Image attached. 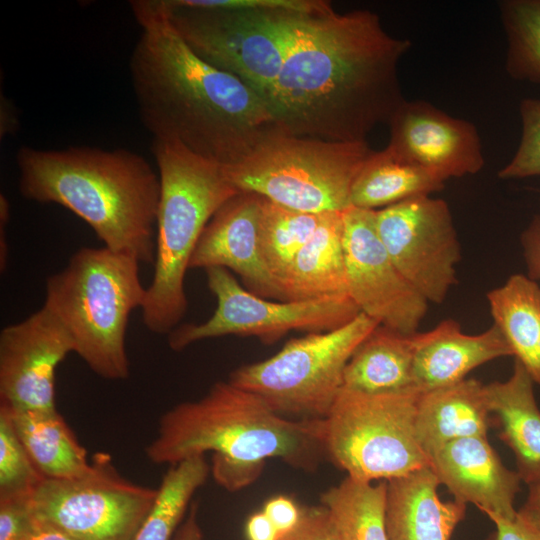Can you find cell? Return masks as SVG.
I'll list each match as a JSON object with an SVG mask.
<instances>
[{"label": "cell", "mask_w": 540, "mask_h": 540, "mask_svg": "<svg viewBox=\"0 0 540 540\" xmlns=\"http://www.w3.org/2000/svg\"><path fill=\"white\" fill-rule=\"evenodd\" d=\"M411 45L370 10L304 15L267 100L277 126L298 137L367 141L406 100L399 63Z\"/></svg>", "instance_id": "6da1fadb"}, {"label": "cell", "mask_w": 540, "mask_h": 540, "mask_svg": "<svg viewBox=\"0 0 540 540\" xmlns=\"http://www.w3.org/2000/svg\"><path fill=\"white\" fill-rule=\"evenodd\" d=\"M142 27L129 60L139 117L153 140L232 165L280 130L266 102L235 76L198 57L163 0L132 1Z\"/></svg>", "instance_id": "7a4b0ae2"}, {"label": "cell", "mask_w": 540, "mask_h": 540, "mask_svg": "<svg viewBox=\"0 0 540 540\" xmlns=\"http://www.w3.org/2000/svg\"><path fill=\"white\" fill-rule=\"evenodd\" d=\"M207 452L214 479L229 491L252 483L269 458L312 472L326 458L324 419L283 417L255 394L216 382L200 399L166 411L145 448L152 463L169 466Z\"/></svg>", "instance_id": "3957f363"}, {"label": "cell", "mask_w": 540, "mask_h": 540, "mask_svg": "<svg viewBox=\"0 0 540 540\" xmlns=\"http://www.w3.org/2000/svg\"><path fill=\"white\" fill-rule=\"evenodd\" d=\"M16 161L24 198L65 207L104 247L154 265L160 178L143 156L124 148L25 146Z\"/></svg>", "instance_id": "277c9868"}, {"label": "cell", "mask_w": 540, "mask_h": 540, "mask_svg": "<svg viewBox=\"0 0 540 540\" xmlns=\"http://www.w3.org/2000/svg\"><path fill=\"white\" fill-rule=\"evenodd\" d=\"M160 178L154 274L141 308L143 323L169 334L187 309L184 279L195 247L210 219L239 191L223 166L184 146L152 141Z\"/></svg>", "instance_id": "5b68a950"}, {"label": "cell", "mask_w": 540, "mask_h": 540, "mask_svg": "<svg viewBox=\"0 0 540 540\" xmlns=\"http://www.w3.org/2000/svg\"><path fill=\"white\" fill-rule=\"evenodd\" d=\"M188 47L213 67L253 89L267 104L292 34L324 0H163Z\"/></svg>", "instance_id": "8992f818"}, {"label": "cell", "mask_w": 540, "mask_h": 540, "mask_svg": "<svg viewBox=\"0 0 540 540\" xmlns=\"http://www.w3.org/2000/svg\"><path fill=\"white\" fill-rule=\"evenodd\" d=\"M140 262L106 247L75 252L46 280V306L66 329L76 353L98 376L129 377L126 331L130 314L142 308L147 288Z\"/></svg>", "instance_id": "52a82bcc"}, {"label": "cell", "mask_w": 540, "mask_h": 540, "mask_svg": "<svg viewBox=\"0 0 540 540\" xmlns=\"http://www.w3.org/2000/svg\"><path fill=\"white\" fill-rule=\"evenodd\" d=\"M373 151L367 141H327L278 130L223 170L239 192L300 212H343L350 207L353 181Z\"/></svg>", "instance_id": "ba28073f"}, {"label": "cell", "mask_w": 540, "mask_h": 540, "mask_svg": "<svg viewBox=\"0 0 540 540\" xmlns=\"http://www.w3.org/2000/svg\"><path fill=\"white\" fill-rule=\"evenodd\" d=\"M378 322L359 313L348 323L289 340L275 355L235 369L228 381L295 420H323L343 388L344 371Z\"/></svg>", "instance_id": "9c48e42d"}, {"label": "cell", "mask_w": 540, "mask_h": 540, "mask_svg": "<svg viewBox=\"0 0 540 540\" xmlns=\"http://www.w3.org/2000/svg\"><path fill=\"white\" fill-rule=\"evenodd\" d=\"M419 394L342 388L324 419L326 458L364 482L389 481L430 467L416 430Z\"/></svg>", "instance_id": "30bf717a"}, {"label": "cell", "mask_w": 540, "mask_h": 540, "mask_svg": "<svg viewBox=\"0 0 540 540\" xmlns=\"http://www.w3.org/2000/svg\"><path fill=\"white\" fill-rule=\"evenodd\" d=\"M158 488L124 478L107 453L98 452L83 476L44 478L30 496L33 514L76 540H132L150 512Z\"/></svg>", "instance_id": "8fae6325"}, {"label": "cell", "mask_w": 540, "mask_h": 540, "mask_svg": "<svg viewBox=\"0 0 540 540\" xmlns=\"http://www.w3.org/2000/svg\"><path fill=\"white\" fill-rule=\"evenodd\" d=\"M217 306L206 321L178 325L168 334L173 351L209 338L226 335L253 336L272 344L290 331L324 332L340 327L359 313L351 299L324 298L306 301H269L244 289L222 267L205 270Z\"/></svg>", "instance_id": "7c38bea8"}, {"label": "cell", "mask_w": 540, "mask_h": 540, "mask_svg": "<svg viewBox=\"0 0 540 540\" xmlns=\"http://www.w3.org/2000/svg\"><path fill=\"white\" fill-rule=\"evenodd\" d=\"M377 233L408 282L430 303L457 284L460 243L448 204L430 195L375 210Z\"/></svg>", "instance_id": "4fadbf2b"}, {"label": "cell", "mask_w": 540, "mask_h": 540, "mask_svg": "<svg viewBox=\"0 0 540 540\" xmlns=\"http://www.w3.org/2000/svg\"><path fill=\"white\" fill-rule=\"evenodd\" d=\"M342 217L350 299L379 325L405 335L415 334L429 302L388 254L377 233L375 210L350 206Z\"/></svg>", "instance_id": "5bb4252c"}, {"label": "cell", "mask_w": 540, "mask_h": 540, "mask_svg": "<svg viewBox=\"0 0 540 540\" xmlns=\"http://www.w3.org/2000/svg\"><path fill=\"white\" fill-rule=\"evenodd\" d=\"M73 341L46 307L0 332V402L15 409L49 411L55 406V372Z\"/></svg>", "instance_id": "9a60e30c"}, {"label": "cell", "mask_w": 540, "mask_h": 540, "mask_svg": "<svg viewBox=\"0 0 540 540\" xmlns=\"http://www.w3.org/2000/svg\"><path fill=\"white\" fill-rule=\"evenodd\" d=\"M388 147L444 182L480 172L482 143L475 125L424 100H405L388 122Z\"/></svg>", "instance_id": "2e32d148"}, {"label": "cell", "mask_w": 540, "mask_h": 540, "mask_svg": "<svg viewBox=\"0 0 540 540\" xmlns=\"http://www.w3.org/2000/svg\"><path fill=\"white\" fill-rule=\"evenodd\" d=\"M262 197L239 192L213 215L189 262V269L222 267L238 274L249 291L278 298L260 249Z\"/></svg>", "instance_id": "e0dca14e"}, {"label": "cell", "mask_w": 540, "mask_h": 540, "mask_svg": "<svg viewBox=\"0 0 540 540\" xmlns=\"http://www.w3.org/2000/svg\"><path fill=\"white\" fill-rule=\"evenodd\" d=\"M430 468L454 500L472 503L483 513L505 519L515 517L521 478L504 466L487 437H466L448 442L429 455Z\"/></svg>", "instance_id": "ac0fdd59"}, {"label": "cell", "mask_w": 540, "mask_h": 540, "mask_svg": "<svg viewBox=\"0 0 540 540\" xmlns=\"http://www.w3.org/2000/svg\"><path fill=\"white\" fill-rule=\"evenodd\" d=\"M412 342L413 375L420 393L460 382L486 362L513 356L495 324L470 335L457 321L446 319L429 331L413 334Z\"/></svg>", "instance_id": "d6986e66"}, {"label": "cell", "mask_w": 540, "mask_h": 540, "mask_svg": "<svg viewBox=\"0 0 540 540\" xmlns=\"http://www.w3.org/2000/svg\"><path fill=\"white\" fill-rule=\"evenodd\" d=\"M430 467L387 481L388 540H450L463 520L466 505L442 501Z\"/></svg>", "instance_id": "ffe728a7"}, {"label": "cell", "mask_w": 540, "mask_h": 540, "mask_svg": "<svg viewBox=\"0 0 540 540\" xmlns=\"http://www.w3.org/2000/svg\"><path fill=\"white\" fill-rule=\"evenodd\" d=\"M342 212H327L279 283L281 301L350 299Z\"/></svg>", "instance_id": "44dd1931"}, {"label": "cell", "mask_w": 540, "mask_h": 540, "mask_svg": "<svg viewBox=\"0 0 540 540\" xmlns=\"http://www.w3.org/2000/svg\"><path fill=\"white\" fill-rule=\"evenodd\" d=\"M490 415L486 386L476 379H464L419 394L417 436L429 456L453 440L487 437Z\"/></svg>", "instance_id": "7402d4cb"}, {"label": "cell", "mask_w": 540, "mask_h": 540, "mask_svg": "<svg viewBox=\"0 0 540 540\" xmlns=\"http://www.w3.org/2000/svg\"><path fill=\"white\" fill-rule=\"evenodd\" d=\"M533 384L526 369L515 360L506 381L485 385L489 409L500 427L498 436L513 451L517 472L527 485L540 480V409Z\"/></svg>", "instance_id": "603a6c76"}, {"label": "cell", "mask_w": 540, "mask_h": 540, "mask_svg": "<svg viewBox=\"0 0 540 540\" xmlns=\"http://www.w3.org/2000/svg\"><path fill=\"white\" fill-rule=\"evenodd\" d=\"M343 388L366 394L420 393L413 375L412 335L378 325L347 363Z\"/></svg>", "instance_id": "cb8c5ba5"}, {"label": "cell", "mask_w": 540, "mask_h": 540, "mask_svg": "<svg viewBox=\"0 0 540 540\" xmlns=\"http://www.w3.org/2000/svg\"><path fill=\"white\" fill-rule=\"evenodd\" d=\"M28 455L45 478L69 479L85 475L91 468L86 449L57 409H15L0 403Z\"/></svg>", "instance_id": "d4e9b609"}, {"label": "cell", "mask_w": 540, "mask_h": 540, "mask_svg": "<svg viewBox=\"0 0 540 540\" xmlns=\"http://www.w3.org/2000/svg\"><path fill=\"white\" fill-rule=\"evenodd\" d=\"M487 300L493 321L513 356L540 384V285L529 276L511 275L490 290Z\"/></svg>", "instance_id": "484cf974"}, {"label": "cell", "mask_w": 540, "mask_h": 540, "mask_svg": "<svg viewBox=\"0 0 540 540\" xmlns=\"http://www.w3.org/2000/svg\"><path fill=\"white\" fill-rule=\"evenodd\" d=\"M444 181L388 146L373 151L355 177L350 206L379 210L398 202L431 195L444 188Z\"/></svg>", "instance_id": "4316f807"}, {"label": "cell", "mask_w": 540, "mask_h": 540, "mask_svg": "<svg viewBox=\"0 0 540 540\" xmlns=\"http://www.w3.org/2000/svg\"><path fill=\"white\" fill-rule=\"evenodd\" d=\"M387 481L377 484L346 477L320 496L342 540H388Z\"/></svg>", "instance_id": "83f0119b"}, {"label": "cell", "mask_w": 540, "mask_h": 540, "mask_svg": "<svg viewBox=\"0 0 540 540\" xmlns=\"http://www.w3.org/2000/svg\"><path fill=\"white\" fill-rule=\"evenodd\" d=\"M210 465L195 456L170 465L154 505L132 540H173L195 492L207 481Z\"/></svg>", "instance_id": "f1b7e54d"}, {"label": "cell", "mask_w": 540, "mask_h": 540, "mask_svg": "<svg viewBox=\"0 0 540 540\" xmlns=\"http://www.w3.org/2000/svg\"><path fill=\"white\" fill-rule=\"evenodd\" d=\"M323 214L292 210L262 197L261 255L278 292L281 279L297 253L316 231Z\"/></svg>", "instance_id": "f546056e"}, {"label": "cell", "mask_w": 540, "mask_h": 540, "mask_svg": "<svg viewBox=\"0 0 540 540\" xmlns=\"http://www.w3.org/2000/svg\"><path fill=\"white\" fill-rule=\"evenodd\" d=\"M498 6L507 39V73L540 84V0H504Z\"/></svg>", "instance_id": "4dcf8cb0"}, {"label": "cell", "mask_w": 540, "mask_h": 540, "mask_svg": "<svg viewBox=\"0 0 540 540\" xmlns=\"http://www.w3.org/2000/svg\"><path fill=\"white\" fill-rule=\"evenodd\" d=\"M44 478L0 405V500L30 497Z\"/></svg>", "instance_id": "1f68e13d"}, {"label": "cell", "mask_w": 540, "mask_h": 540, "mask_svg": "<svg viewBox=\"0 0 540 540\" xmlns=\"http://www.w3.org/2000/svg\"><path fill=\"white\" fill-rule=\"evenodd\" d=\"M519 112L521 140L511 161L498 172L501 179L540 175V99H523Z\"/></svg>", "instance_id": "d6a6232c"}, {"label": "cell", "mask_w": 540, "mask_h": 540, "mask_svg": "<svg viewBox=\"0 0 540 540\" xmlns=\"http://www.w3.org/2000/svg\"><path fill=\"white\" fill-rule=\"evenodd\" d=\"M278 540H342L328 511L322 504L302 506L298 524Z\"/></svg>", "instance_id": "836d02e7"}, {"label": "cell", "mask_w": 540, "mask_h": 540, "mask_svg": "<svg viewBox=\"0 0 540 540\" xmlns=\"http://www.w3.org/2000/svg\"><path fill=\"white\" fill-rule=\"evenodd\" d=\"M34 520L30 497L0 500V540H22Z\"/></svg>", "instance_id": "e575fe53"}, {"label": "cell", "mask_w": 540, "mask_h": 540, "mask_svg": "<svg viewBox=\"0 0 540 540\" xmlns=\"http://www.w3.org/2000/svg\"><path fill=\"white\" fill-rule=\"evenodd\" d=\"M485 514L496 526L495 540H540V521L521 509L512 519Z\"/></svg>", "instance_id": "d590c367"}, {"label": "cell", "mask_w": 540, "mask_h": 540, "mask_svg": "<svg viewBox=\"0 0 540 540\" xmlns=\"http://www.w3.org/2000/svg\"><path fill=\"white\" fill-rule=\"evenodd\" d=\"M262 511L271 520L280 537L290 532L298 524L302 506L290 496L276 495L264 503Z\"/></svg>", "instance_id": "8d00e7d4"}, {"label": "cell", "mask_w": 540, "mask_h": 540, "mask_svg": "<svg viewBox=\"0 0 540 540\" xmlns=\"http://www.w3.org/2000/svg\"><path fill=\"white\" fill-rule=\"evenodd\" d=\"M521 242L528 276L540 285V215L535 216L523 232Z\"/></svg>", "instance_id": "74e56055"}, {"label": "cell", "mask_w": 540, "mask_h": 540, "mask_svg": "<svg viewBox=\"0 0 540 540\" xmlns=\"http://www.w3.org/2000/svg\"><path fill=\"white\" fill-rule=\"evenodd\" d=\"M247 540H278L279 533L268 516L261 510L249 516L245 525Z\"/></svg>", "instance_id": "f35d334b"}, {"label": "cell", "mask_w": 540, "mask_h": 540, "mask_svg": "<svg viewBox=\"0 0 540 540\" xmlns=\"http://www.w3.org/2000/svg\"><path fill=\"white\" fill-rule=\"evenodd\" d=\"M35 516V515H34ZM22 540H76L53 524L35 516L31 529Z\"/></svg>", "instance_id": "ab89813d"}, {"label": "cell", "mask_w": 540, "mask_h": 540, "mask_svg": "<svg viewBox=\"0 0 540 540\" xmlns=\"http://www.w3.org/2000/svg\"><path fill=\"white\" fill-rule=\"evenodd\" d=\"M197 515L198 506L193 502L189 508V514L176 531L173 540H203Z\"/></svg>", "instance_id": "60d3db41"}, {"label": "cell", "mask_w": 540, "mask_h": 540, "mask_svg": "<svg viewBox=\"0 0 540 540\" xmlns=\"http://www.w3.org/2000/svg\"><path fill=\"white\" fill-rule=\"evenodd\" d=\"M10 206L5 196L0 197V267L3 271L7 263L6 224L9 220Z\"/></svg>", "instance_id": "b9f144b4"}, {"label": "cell", "mask_w": 540, "mask_h": 540, "mask_svg": "<svg viewBox=\"0 0 540 540\" xmlns=\"http://www.w3.org/2000/svg\"><path fill=\"white\" fill-rule=\"evenodd\" d=\"M528 486V496L521 510L540 521V480Z\"/></svg>", "instance_id": "7bdbcfd3"}, {"label": "cell", "mask_w": 540, "mask_h": 540, "mask_svg": "<svg viewBox=\"0 0 540 540\" xmlns=\"http://www.w3.org/2000/svg\"><path fill=\"white\" fill-rule=\"evenodd\" d=\"M16 114L12 104L7 99L1 100V136L12 133L18 125L15 122Z\"/></svg>", "instance_id": "ee69618b"}]
</instances>
